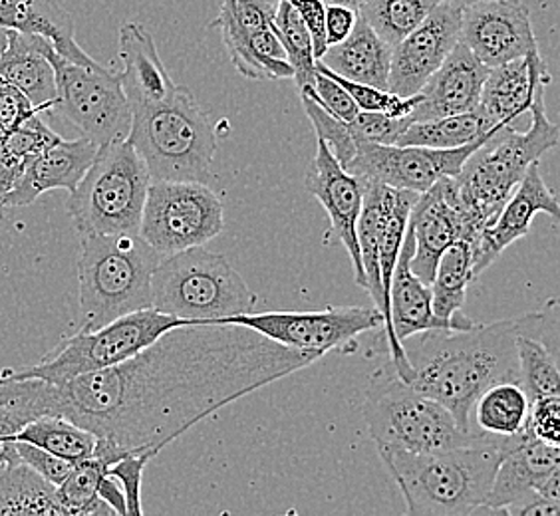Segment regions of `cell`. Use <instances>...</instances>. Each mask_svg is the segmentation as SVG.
Segmentation results:
<instances>
[{
    "label": "cell",
    "instance_id": "obj_13",
    "mask_svg": "<svg viewBox=\"0 0 560 516\" xmlns=\"http://www.w3.org/2000/svg\"><path fill=\"white\" fill-rule=\"evenodd\" d=\"M219 324H241L287 348L324 355L328 352L352 354L358 350V338L362 333L384 330V318L376 306H330L311 313L253 310L231 316Z\"/></svg>",
    "mask_w": 560,
    "mask_h": 516
},
{
    "label": "cell",
    "instance_id": "obj_4",
    "mask_svg": "<svg viewBox=\"0 0 560 516\" xmlns=\"http://www.w3.org/2000/svg\"><path fill=\"white\" fill-rule=\"evenodd\" d=\"M545 87L540 84L535 92L528 109L530 124L525 131H518L515 126L493 129L465 160L462 172L453 177L465 215L477 237L495 219L530 165L539 163L547 151L559 145L560 129L547 116Z\"/></svg>",
    "mask_w": 560,
    "mask_h": 516
},
{
    "label": "cell",
    "instance_id": "obj_15",
    "mask_svg": "<svg viewBox=\"0 0 560 516\" xmlns=\"http://www.w3.org/2000/svg\"><path fill=\"white\" fill-rule=\"evenodd\" d=\"M487 136L455 150L358 143L355 155L345 169L364 184L388 185L420 195L443 177H455L462 172L465 160L483 143Z\"/></svg>",
    "mask_w": 560,
    "mask_h": 516
},
{
    "label": "cell",
    "instance_id": "obj_10",
    "mask_svg": "<svg viewBox=\"0 0 560 516\" xmlns=\"http://www.w3.org/2000/svg\"><path fill=\"white\" fill-rule=\"evenodd\" d=\"M185 324L191 322L160 313L155 308L136 310L119 316L96 330H80L74 336L65 338L50 354L44 355L38 364L21 370H2L0 377H34L48 384L66 382L72 377L118 366L121 362L140 354L141 350L153 344L163 333Z\"/></svg>",
    "mask_w": 560,
    "mask_h": 516
},
{
    "label": "cell",
    "instance_id": "obj_8",
    "mask_svg": "<svg viewBox=\"0 0 560 516\" xmlns=\"http://www.w3.org/2000/svg\"><path fill=\"white\" fill-rule=\"evenodd\" d=\"M364 415L377 449L445 452L486 435L475 427L465 430L450 409L406 384L389 362L370 377Z\"/></svg>",
    "mask_w": 560,
    "mask_h": 516
},
{
    "label": "cell",
    "instance_id": "obj_32",
    "mask_svg": "<svg viewBox=\"0 0 560 516\" xmlns=\"http://www.w3.org/2000/svg\"><path fill=\"white\" fill-rule=\"evenodd\" d=\"M528 408L525 387L518 382H499L475 399L471 427L495 437H513L525 430Z\"/></svg>",
    "mask_w": 560,
    "mask_h": 516
},
{
    "label": "cell",
    "instance_id": "obj_51",
    "mask_svg": "<svg viewBox=\"0 0 560 516\" xmlns=\"http://www.w3.org/2000/svg\"><path fill=\"white\" fill-rule=\"evenodd\" d=\"M7 46H9V31L0 26V58H2V55H4Z\"/></svg>",
    "mask_w": 560,
    "mask_h": 516
},
{
    "label": "cell",
    "instance_id": "obj_6",
    "mask_svg": "<svg viewBox=\"0 0 560 516\" xmlns=\"http://www.w3.org/2000/svg\"><path fill=\"white\" fill-rule=\"evenodd\" d=\"M82 328L151 308V277L162 255L140 235H78Z\"/></svg>",
    "mask_w": 560,
    "mask_h": 516
},
{
    "label": "cell",
    "instance_id": "obj_34",
    "mask_svg": "<svg viewBox=\"0 0 560 516\" xmlns=\"http://www.w3.org/2000/svg\"><path fill=\"white\" fill-rule=\"evenodd\" d=\"M14 442L33 443L44 452L52 453L65 461L80 462L92 457L96 435L60 415H40L24 425Z\"/></svg>",
    "mask_w": 560,
    "mask_h": 516
},
{
    "label": "cell",
    "instance_id": "obj_42",
    "mask_svg": "<svg viewBox=\"0 0 560 516\" xmlns=\"http://www.w3.org/2000/svg\"><path fill=\"white\" fill-rule=\"evenodd\" d=\"M299 94H306L313 97L318 106H323L330 116L342 119V121H352L358 116V106L352 96L346 92L330 75L323 74L316 70L314 74V84L311 87H302Z\"/></svg>",
    "mask_w": 560,
    "mask_h": 516
},
{
    "label": "cell",
    "instance_id": "obj_35",
    "mask_svg": "<svg viewBox=\"0 0 560 516\" xmlns=\"http://www.w3.org/2000/svg\"><path fill=\"white\" fill-rule=\"evenodd\" d=\"M440 0H368L358 14L389 46L406 38L428 19Z\"/></svg>",
    "mask_w": 560,
    "mask_h": 516
},
{
    "label": "cell",
    "instance_id": "obj_24",
    "mask_svg": "<svg viewBox=\"0 0 560 516\" xmlns=\"http://www.w3.org/2000/svg\"><path fill=\"white\" fill-rule=\"evenodd\" d=\"M97 148L100 145L94 141L78 138L60 140L52 148L38 153L19 173L16 184L7 197V207L12 209L33 204L40 195L58 189L72 194L94 162Z\"/></svg>",
    "mask_w": 560,
    "mask_h": 516
},
{
    "label": "cell",
    "instance_id": "obj_1",
    "mask_svg": "<svg viewBox=\"0 0 560 516\" xmlns=\"http://www.w3.org/2000/svg\"><path fill=\"white\" fill-rule=\"evenodd\" d=\"M323 357L241 324H185L118 366L48 384L50 415L155 457L219 409Z\"/></svg>",
    "mask_w": 560,
    "mask_h": 516
},
{
    "label": "cell",
    "instance_id": "obj_7",
    "mask_svg": "<svg viewBox=\"0 0 560 516\" xmlns=\"http://www.w3.org/2000/svg\"><path fill=\"white\" fill-rule=\"evenodd\" d=\"M257 301L235 267L206 247L163 257L151 277V308L191 324L253 313Z\"/></svg>",
    "mask_w": 560,
    "mask_h": 516
},
{
    "label": "cell",
    "instance_id": "obj_46",
    "mask_svg": "<svg viewBox=\"0 0 560 516\" xmlns=\"http://www.w3.org/2000/svg\"><path fill=\"white\" fill-rule=\"evenodd\" d=\"M358 11H352L348 7H338V4H326L324 7V36L326 44L342 43L348 38V34L354 28Z\"/></svg>",
    "mask_w": 560,
    "mask_h": 516
},
{
    "label": "cell",
    "instance_id": "obj_27",
    "mask_svg": "<svg viewBox=\"0 0 560 516\" xmlns=\"http://www.w3.org/2000/svg\"><path fill=\"white\" fill-rule=\"evenodd\" d=\"M50 40L9 31V46L0 58V78L21 90L40 114H52L58 99Z\"/></svg>",
    "mask_w": 560,
    "mask_h": 516
},
{
    "label": "cell",
    "instance_id": "obj_38",
    "mask_svg": "<svg viewBox=\"0 0 560 516\" xmlns=\"http://www.w3.org/2000/svg\"><path fill=\"white\" fill-rule=\"evenodd\" d=\"M62 140L55 129L44 121V114H34L16 128L0 136V163L22 172V167L38 153Z\"/></svg>",
    "mask_w": 560,
    "mask_h": 516
},
{
    "label": "cell",
    "instance_id": "obj_50",
    "mask_svg": "<svg viewBox=\"0 0 560 516\" xmlns=\"http://www.w3.org/2000/svg\"><path fill=\"white\" fill-rule=\"evenodd\" d=\"M324 4H338V7H348L352 11H360L368 0H323Z\"/></svg>",
    "mask_w": 560,
    "mask_h": 516
},
{
    "label": "cell",
    "instance_id": "obj_41",
    "mask_svg": "<svg viewBox=\"0 0 560 516\" xmlns=\"http://www.w3.org/2000/svg\"><path fill=\"white\" fill-rule=\"evenodd\" d=\"M411 119L389 118L382 112H358L352 121H348L350 131L358 143H382L394 145L398 141L401 131L410 126Z\"/></svg>",
    "mask_w": 560,
    "mask_h": 516
},
{
    "label": "cell",
    "instance_id": "obj_47",
    "mask_svg": "<svg viewBox=\"0 0 560 516\" xmlns=\"http://www.w3.org/2000/svg\"><path fill=\"white\" fill-rule=\"evenodd\" d=\"M501 515L509 516H559L560 501L545 495H530L515 505L503 508Z\"/></svg>",
    "mask_w": 560,
    "mask_h": 516
},
{
    "label": "cell",
    "instance_id": "obj_33",
    "mask_svg": "<svg viewBox=\"0 0 560 516\" xmlns=\"http://www.w3.org/2000/svg\"><path fill=\"white\" fill-rule=\"evenodd\" d=\"M489 131L493 129H489L483 114L475 108L471 112L445 116V118L411 121L410 126L401 131V136L394 145L455 150L481 140Z\"/></svg>",
    "mask_w": 560,
    "mask_h": 516
},
{
    "label": "cell",
    "instance_id": "obj_29",
    "mask_svg": "<svg viewBox=\"0 0 560 516\" xmlns=\"http://www.w3.org/2000/svg\"><path fill=\"white\" fill-rule=\"evenodd\" d=\"M320 62L346 80L388 90L392 46L384 43L360 14L348 38L328 46Z\"/></svg>",
    "mask_w": 560,
    "mask_h": 516
},
{
    "label": "cell",
    "instance_id": "obj_25",
    "mask_svg": "<svg viewBox=\"0 0 560 516\" xmlns=\"http://www.w3.org/2000/svg\"><path fill=\"white\" fill-rule=\"evenodd\" d=\"M119 58L124 62L121 86L131 108L162 104L179 90L163 64L151 36L138 22L119 28Z\"/></svg>",
    "mask_w": 560,
    "mask_h": 516
},
{
    "label": "cell",
    "instance_id": "obj_2",
    "mask_svg": "<svg viewBox=\"0 0 560 516\" xmlns=\"http://www.w3.org/2000/svg\"><path fill=\"white\" fill-rule=\"evenodd\" d=\"M518 318L477 324L465 330H430L404 340L411 374L406 384L450 409L465 430L487 387L518 382Z\"/></svg>",
    "mask_w": 560,
    "mask_h": 516
},
{
    "label": "cell",
    "instance_id": "obj_23",
    "mask_svg": "<svg viewBox=\"0 0 560 516\" xmlns=\"http://www.w3.org/2000/svg\"><path fill=\"white\" fill-rule=\"evenodd\" d=\"M540 84L549 86L550 74L537 48L523 58L489 68L477 109L489 129L515 126L518 118L528 114Z\"/></svg>",
    "mask_w": 560,
    "mask_h": 516
},
{
    "label": "cell",
    "instance_id": "obj_3",
    "mask_svg": "<svg viewBox=\"0 0 560 516\" xmlns=\"http://www.w3.org/2000/svg\"><path fill=\"white\" fill-rule=\"evenodd\" d=\"M513 437L483 435L445 452L377 449L411 516H469L486 503Z\"/></svg>",
    "mask_w": 560,
    "mask_h": 516
},
{
    "label": "cell",
    "instance_id": "obj_52",
    "mask_svg": "<svg viewBox=\"0 0 560 516\" xmlns=\"http://www.w3.org/2000/svg\"><path fill=\"white\" fill-rule=\"evenodd\" d=\"M447 2H453V4H457L459 9H465V7H471V4L483 2V0H447Z\"/></svg>",
    "mask_w": 560,
    "mask_h": 516
},
{
    "label": "cell",
    "instance_id": "obj_28",
    "mask_svg": "<svg viewBox=\"0 0 560 516\" xmlns=\"http://www.w3.org/2000/svg\"><path fill=\"white\" fill-rule=\"evenodd\" d=\"M0 26L50 40L56 52L74 64H97L78 46L74 19L58 0H0Z\"/></svg>",
    "mask_w": 560,
    "mask_h": 516
},
{
    "label": "cell",
    "instance_id": "obj_16",
    "mask_svg": "<svg viewBox=\"0 0 560 516\" xmlns=\"http://www.w3.org/2000/svg\"><path fill=\"white\" fill-rule=\"evenodd\" d=\"M530 495L560 501V449L559 445L533 437L525 427L513 435L509 449L497 467L486 503L477 513L501 515L503 508Z\"/></svg>",
    "mask_w": 560,
    "mask_h": 516
},
{
    "label": "cell",
    "instance_id": "obj_17",
    "mask_svg": "<svg viewBox=\"0 0 560 516\" xmlns=\"http://www.w3.org/2000/svg\"><path fill=\"white\" fill-rule=\"evenodd\" d=\"M462 38V9L440 0L418 28L392 46L388 90L398 96L420 94L421 86Z\"/></svg>",
    "mask_w": 560,
    "mask_h": 516
},
{
    "label": "cell",
    "instance_id": "obj_39",
    "mask_svg": "<svg viewBox=\"0 0 560 516\" xmlns=\"http://www.w3.org/2000/svg\"><path fill=\"white\" fill-rule=\"evenodd\" d=\"M301 99L304 114L308 116L316 131V138H320L328 145V150L332 151L338 163L346 167L355 155V140L348 121L330 116L323 106H318L313 97L306 94H301Z\"/></svg>",
    "mask_w": 560,
    "mask_h": 516
},
{
    "label": "cell",
    "instance_id": "obj_48",
    "mask_svg": "<svg viewBox=\"0 0 560 516\" xmlns=\"http://www.w3.org/2000/svg\"><path fill=\"white\" fill-rule=\"evenodd\" d=\"M97 496L106 505L112 506L116 515L128 516V513H126V496H124V491H121V484L114 477H109L108 473L104 474L102 481L97 484Z\"/></svg>",
    "mask_w": 560,
    "mask_h": 516
},
{
    "label": "cell",
    "instance_id": "obj_36",
    "mask_svg": "<svg viewBox=\"0 0 560 516\" xmlns=\"http://www.w3.org/2000/svg\"><path fill=\"white\" fill-rule=\"evenodd\" d=\"M106 465L97 457H88L74 462L62 484L56 486L60 505L65 506L66 516H108L116 515L112 506L97 496V484L106 474Z\"/></svg>",
    "mask_w": 560,
    "mask_h": 516
},
{
    "label": "cell",
    "instance_id": "obj_12",
    "mask_svg": "<svg viewBox=\"0 0 560 516\" xmlns=\"http://www.w3.org/2000/svg\"><path fill=\"white\" fill-rule=\"evenodd\" d=\"M58 99L52 112L72 124L82 138L106 145L130 138V99L119 72L102 64L82 66L50 50Z\"/></svg>",
    "mask_w": 560,
    "mask_h": 516
},
{
    "label": "cell",
    "instance_id": "obj_44",
    "mask_svg": "<svg viewBox=\"0 0 560 516\" xmlns=\"http://www.w3.org/2000/svg\"><path fill=\"white\" fill-rule=\"evenodd\" d=\"M19 459L24 465H28L34 473L40 474L48 483L62 484L68 473L72 471V462L65 461L60 457H56L52 453L44 452L40 447H36L33 443L14 442Z\"/></svg>",
    "mask_w": 560,
    "mask_h": 516
},
{
    "label": "cell",
    "instance_id": "obj_20",
    "mask_svg": "<svg viewBox=\"0 0 560 516\" xmlns=\"http://www.w3.org/2000/svg\"><path fill=\"white\" fill-rule=\"evenodd\" d=\"M316 140V155L304 175V189L314 195L328 213L332 233L340 238L352 260L355 282L364 289L366 277L360 260L355 225L364 201L366 184L352 173L346 172L332 155V151L328 150V145L320 138Z\"/></svg>",
    "mask_w": 560,
    "mask_h": 516
},
{
    "label": "cell",
    "instance_id": "obj_49",
    "mask_svg": "<svg viewBox=\"0 0 560 516\" xmlns=\"http://www.w3.org/2000/svg\"><path fill=\"white\" fill-rule=\"evenodd\" d=\"M19 169L9 167L4 163H0V219L7 215L9 207H7V197L12 191V187L16 184V177H19Z\"/></svg>",
    "mask_w": 560,
    "mask_h": 516
},
{
    "label": "cell",
    "instance_id": "obj_40",
    "mask_svg": "<svg viewBox=\"0 0 560 516\" xmlns=\"http://www.w3.org/2000/svg\"><path fill=\"white\" fill-rule=\"evenodd\" d=\"M153 459V455L148 452H131L124 455L121 459L112 462L106 473L114 477L126 496V513L128 516L143 515V506H141V481H143V471L148 467V462Z\"/></svg>",
    "mask_w": 560,
    "mask_h": 516
},
{
    "label": "cell",
    "instance_id": "obj_30",
    "mask_svg": "<svg viewBox=\"0 0 560 516\" xmlns=\"http://www.w3.org/2000/svg\"><path fill=\"white\" fill-rule=\"evenodd\" d=\"M474 245L457 241L443 253L431 279L433 314L455 324L459 330L471 328L474 320L465 316L467 286L474 282Z\"/></svg>",
    "mask_w": 560,
    "mask_h": 516
},
{
    "label": "cell",
    "instance_id": "obj_45",
    "mask_svg": "<svg viewBox=\"0 0 560 516\" xmlns=\"http://www.w3.org/2000/svg\"><path fill=\"white\" fill-rule=\"evenodd\" d=\"M34 114H40L28 102V97L22 94L21 90L9 84L0 78V136L16 128L24 119L31 118Z\"/></svg>",
    "mask_w": 560,
    "mask_h": 516
},
{
    "label": "cell",
    "instance_id": "obj_21",
    "mask_svg": "<svg viewBox=\"0 0 560 516\" xmlns=\"http://www.w3.org/2000/svg\"><path fill=\"white\" fill-rule=\"evenodd\" d=\"M540 213L557 219L560 215V204L557 195L545 184L539 163H535L501 207L495 219L477 238L474 247V279L489 269L503 255V250L517 243L518 238L527 237L533 219Z\"/></svg>",
    "mask_w": 560,
    "mask_h": 516
},
{
    "label": "cell",
    "instance_id": "obj_11",
    "mask_svg": "<svg viewBox=\"0 0 560 516\" xmlns=\"http://www.w3.org/2000/svg\"><path fill=\"white\" fill-rule=\"evenodd\" d=\"M223 228V201L209 185L151 181L141 213L140 237L162 257L206 247Z\"/></svg>",
    "mask_w": 560,
    "mask_h": 516
},
{
    "label": "cell",
    "instance_id": "obj_43",
    "mask_svg": "<svg viewBox=\"0 0 560 516\" xmlns=\"http://www.w3.org/2000/svg\"><path fill=\"white\" fill-rule=\"evenodd\" d=\"M528 433L540 442L559 445L560 442V399L559 396L533 399L528 408Z\"/></svg>",
    "mask_w": 560,
    "mask_h": 516
},
{
    "label": "cell",
    "instance_id": "obj_22",
    "mask_svg": "<svg viewBox=\"0 0 560 516\" xmlns=\"http://www.w3.org/2000/svg\"><path fill=\"white\" fill-rule=\"evenodd\" d=\"M487 74L489 68L459 40L421 86V102L413 109L411 121L445 118L477 108Z\"/></svg>",
    "mask_w": 560,
    "mask_h": 516
},
{
    "label": "cell",
    "instance_id": "obj_9",
    "mask_svg": "<svg viewBox=\"0 0 560 516\" xmlns=\"http://www.w3.org/2000/svg\"><path fill=\"white\" fill-rule=\"evenodd\" d=\"M151 175L130 140L97 148L68 199L78 235H140Z\"/></svg>",
    "mask_w": 560,
    "mask_h": 516
},
{
    "label": "cell",
    "instance_id": "obj_26",
    "mask_svg": "<svg viewBox=\"0 0 560 516\" xmlns=\"http://www.w3.org/2000/svg\"><path fill=\"white\" fill-rule=\"evenodd\" d=\"M413 233L410 225L401 241L398 265L389 284V324L399 342L408 340L416 333L430 332V330H459L450 320L438 318L431 306L430 284L411 270L413 257Z\"/></svg>",
    "mask_w": 560,
    "mask_h": 516
},
{
    "label": "cell",
    "instance_id": "obj_14",
    "mask_svg": "<svg viewBox=\"0 0 560 516\" xmlns=\"http://www.w3.org/2000/svg\"><path fill=\"white\" fill-rule=\"evenodd\" d=\"M279 0H223L211 26L221 31L226 55L248 80H289L294 75L272 19Z\"/></svg>",
    "mask_w": 560,
    "mask_h": 516
},
{
    "label": "cell",
    "instance_id": "obj_31",
    "mask_svg": "<svg viewBox=\"0 0 560 516\" xmlns=\"http://www.w3.org/2000/svg\"><path fill=\"white\" fill-rule=\"evenodd\" d=\"M66 516L56 486L24 462L0 471V516Z\"/></svg>",
    "mask_w": 560,
    "mask_h": 516
},
{
    "label": "cell",
    "instance_id": "obj_19",
    "mask_svg": "<svg viewBox=\"0 0 560 516\" xmlns=\"http://www.w3.org/2000/svg\"><path fill=\"white\" fill-rule=\"evenodd\" d=\"M462 43L487 68L537 50L530 14L521 0H483L462 9Z\"/></svg>",
    "mask_w": 560,
    "mask_h": 516
},
{
    "label": "cell",
    "instance_id": "obj_37",
    "mask_svg": "<svg viewBox=\"0 0 560 516\" xmlns=\"http://www.w3.org/2000/svg\"><path fill=\"white\" fill-rule=\"evenodd\" d=\"M272 31L277 34L287 60L292 66V80L296 87H311L314 84L316 74V58H314L313 38L301 19V14L292 9L287 0H279V7L272 19Z\"/></svg>",
    "mask_w": 560,
    "mask_h": 516
},
{
    "label": "cell",
    "instance_id": "obj_5",
    "mask_svg": "<svg viewBox=\"0 0 560 516\" xmlns=\"http://www.w3.org/2000/svg\"><path fill=\"white\" fill-rule=\"evenodd\" d=\"M217 131L211 116L187 87L170 99L131 108V145L140 153L151 181L211 184Z\"/></svg>",
    "mask_w": 560,
    "mask_h": 516
},
{
    "label": "cell",
    "instance_id": "obj_18",
    "mask_svg": "<svg viewBox=\"0 0 560 516\" xmlns=\"http://www.w3.org/2000/svg\"><path fill=\"white\" fill-rule=\"evenodd\" d=\"M413 233L411 270L425 284H431L438 260L457 241H469L475 247V233L465 215L464 204L453 184V177H443L428 191L418 195L411 207L410 221Z\"/></svg>",
    "mask_w": 560,
    "mask_h": 516
}]
</instances>
